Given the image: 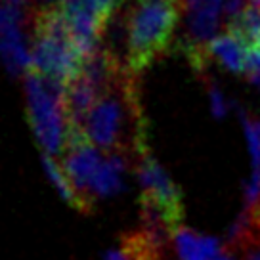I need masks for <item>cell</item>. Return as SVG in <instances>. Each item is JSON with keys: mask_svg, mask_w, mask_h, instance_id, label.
<instances>
[{"mask_svg": "<svg viewBox=\"0 0 260 260\" xmlns=\"http://www.w3.org/2000/svg\"><path fill=\"white\" fill-rule=\"evenodd\" d=\"M136 77L122 69L115 75L111 84L84 121V132L92 144L106 153H124L130 159L138 157L147 147L146 121L136 94Z\"/></svg>", "mask_w": 260, "mask_h": 260, "instance_id": "6da1fadb", "label": "cell"}, {"mask_svg": "<svg viewBox=\"0 0 260 260\" xmlns=\"http://www.w3.org/2000/svg\"><path fill=\"white\" fill-rule=\"evenodd\" d=\"M184 0H136L126 14V71L138 77L171 48Z\"/></svg>", "mask_w": 260, "mask_h": 260, "instance_id": "7a4b0ae2", "label": "cell"}, {"mask_svg": "<svg viewBox=\"0 0 260 260\" xmlns=\"http://www.w3.org/2000/svg\"><path fill=\"white\" fill-rule=\"evenodd\" d=\"M31 54L35 71L63 84L81 73L84 56L75 42L61 4L37 8L32 16Z\"/></svg>", "mask_w": 260, "mask_h": 260, "instance_id": "3957f363", "label": "cell"}, {"mask_svg": "<svg viewBox=\"0 0 260 260\" xmlns=\"http://www.w3.org/2000/svg\"><path fill=\"white\" fill-rule=\"evenodd\" d=\"M67 84L31 69L25 73L27 115L42 151L54 157L65 153L69 140V117L65 106Z\"/></svg>", "mask_w": 260, "mask_h": 260, "instance_id": "277c9868", "label": "cell"}, {"mask_svg": "<svg viewBox=\"0 0 260 260\" xmlns=\"http://www.w3.org/2000/svg\"><path fill=\"white\" fill-rule=\"evenodd\" d=\"M224 0H184V41L180 52L197 73L209 63V42L220 27V12Z\"/></svg>", "mask_w": 260, "mask_h": 260, "instance_id": "5b68a950", "label": "cell"}, {"mask_svg": "<svg viewBox=\"0 0 260 260\" xmlns=\"http://www.w3.org/2000/svg\"><path fill=\"white\" fill-rule=\"evenodd\" d=\"M130 165V157L124 153H106L90 184V197L107 199L124 189V174Z\"/></svg>", "mask_w": 260, "mask_h": 260, "instance_id": "8992f818", "label": "cell"}, {"mask_svg": "<svg viewBox=\"0 0 260 260\" xmlns=\"http://www.w3.org/2000/svg\"><path fill=\"white\" fill-rule=\"evenodd\" d=\"M172 251L178 260H211L224 251L216 237H207L180 226L172 236Z\"/></svg>", "mask_w": 260, "mask_h": 260, "instance_id": "52a82bcc", "label": "cell"}, {"mask_svg": "<svg viewBox=\"0 0 260 260\" xmlns=\"http://www.w3.org/2000/svg\"><path fill=\"white\" fill-rule=\"evenodd\" d=\"M209 57L218 61L224 69L232 73H245L247 65V46L236 35L228 31L226 35L214 37L209 42Z\"/></svg>", "mask_w": 260, "mask_h": 260, "instance_id": "ba28073f", "label": "cell"}, {"mask_svg": "<svg viewBox=\"0 0 260 260\" xmlns=\"http://www.w3.org/2000/svg\"><path fill=\"white\" fill-rule=\"evenodd\" d=\"M0 61L10 75L29 73L32 69V54L27 48L23 32L0 35Z\"/></svg>", "mask_w": 260, "mask_h": 260, "instance_id": "9c48e42d", "label": "cell"}, {"mask_svg": "<svg viewBox=\"0 0 260 260\" xmlns=\"http://www.w3.org/2000/svg\"><path fill=\"white\" fill-rule=\"evenodd\" d=\"M42 167H44V172H46V176L50 178V182L57 189V193L61 195V199L67 201L71 207H75L77 211L84 212V205H82L81 195L77 193V189L73 187L69 176L65 174L63 165L57 161L54 155L42 153Z\"/></svg>", "mask_w": 260, "mask_h": 260, "instance_id": "30bf717a", "label": "cell"}, {"mask_svg": "<svg viewBox=\"0 0 260 260\" xmlns=\"http://www.w3.org/2000/svg\"><path fill=\"white\" fill-rule=\"evenodd\" d=\"M209 96H211V104H212V113L214 117H224L226 113V102L220 94V90L214 86V84H209Z\"/></svg>", "mask_w": 260, "mask_h": 260, "instance_id": "8fae6325", "label": "cell"}, {"mask_svg": "<svg viewBox=\"0 0 260 260\" xmlns=\"http://www.w3.org/2000/svg\"><path fill=\"white\" fill-rule=\"evenodd\" d=\"M104 260H132L122 249H111L104 254Z\"/></svg>", "mask_w": 260, "mask_h": 260, "instance_id": "7c38bea8", "label": "cell"}, {"mask_svg": "<svg viewBox=\"0 0 260 260\" xmlns=\"http://www.w3.org/2000/svg\"><path fill=\"white\" fill-rule=\"evenodd\" d=\"M211 260H234V252L228 251L226 247H224V251L220 252V254H216V256H214V258H211Z\"/></svg>", "mask_w": 260, "mask_h": 260, "instance_id": "4fadbf2b", "label": "cell"}, {"mask_svg": "<svg viewBox=\"0 0 260 260\" xmlns=\"http://www.w3.org/2000/svg\"><path fill=\"white\" fill-rule=\"evenodd\" d=\"M35 4H41V6H52V4H59L61 0H31Z\"/></svg>", "mask_w": 260, "mask_h": 260, "instance_id": "5bb4252c", "label": "cell"}, {"mask_svg": "<svg viewBox=\"0 0 260 260\" xmlns=\"http://www.w3.org/2000/svg\"><path fill=\"white\" fill-rule=\"evenodd\" d=\"M249 81H251L252 84H254V86H256V88L260 90V73H254V75H251V77H249Z\"/></svg>", "mask_w": 260, "mask_h": 260, "instance_id": "9a60e30c", "label": "cell"}, {"mask_svg": "<svg viewBox=\"0 0 260 260\" xmlns=\"http://www.w3.org/2000/svg\"><path fill=\"white\" fill-rule=\"evenodd\" d=\"M10 2H23V0H10Z\"/></svg>", "mask_w": 260, "mask_h": 260, "instance_id": "2e32d148", "label": "cell"}]
</instances>
